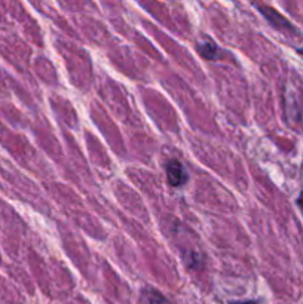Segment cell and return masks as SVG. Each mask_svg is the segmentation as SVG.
<instances>
[{
  "instance_id": "obj_7",
  "label": "cell",
  "mask_w": 303,
  "mask_h": 304,
  "mask_svg": "<svg viewBox=\"0 0 303 304\" xmlns=\"http://www.w3.org/2000/svg\"><path fill=\"white\" fill-rule=\"evenodd\" d=\"M299 52H301V54H302V55H303V49H299Z\"/></svg>"
},
{
  "instance_id": "obj_1",
  "label": "cell",
  "mask_w": 303,
  "mask_h": 304,
  "mask_svg": "<svg viewBox=\"0 0 303 304\" xmlns=\"http://www.w3.org/2000/svg\"><path fill=\"white\" fill-rule=\"evenodd\" d=\"M167 178L168 183L173 187H180L188 181V172L185 169V166L179 162V160H170L167 163Z\"/></svg>"
},
{
  "instance_id": "obj_5",
  "label": "cell",
  "mask_w": 303,
  "mask_h": 304,
  "mask_svg": "<svg viewBox=\"0 0 303 304\" xmlns=\"http://www.w3.org/2000/svg\"><path fill=\"white\" fill-rule=\"evenodd\" d=\"M230 304H259L257 302L248 300V302H230Z\"/></svg>"
},
{
  "instance_id": "obj_6",
  "label": "cell",
  "mask_w": 303,
  "mask_h": 304,
  "mask_svg": "<svg viewBox=\"0 0 303 304\" xmlns=\"http://www.w3.org/2000/svg\"><path fill=\"white\" fill-rule=\"evenodd\" d=\"M298 203H299V206H302V208H303V192H302V196H301V198L298 199Z\"/></svg>"
},
{
  "instance_id": "obj_4",
  "label": "cell",
  "mask_w": 303,
  "mask_h": 304,
  "mask_svg": "<svg viewBox=\"0 0 303 304\" xmlns=\"http://www.w3.org/2000/svg\"><path fill=\"white\" fill-rule=\"evenodd\" d=\"M198 51L201 52L202 57L206 58V60H214L217 57V46H215L214 42H209V40L201 43L198 46Z\"/></svg>"
},
{
  "instance_id": "obj_3",
  "label": "cell",
  "mask_w": 303,
  "mask_h": 304,
  "mask_svg": "<svg viewBox=\"0 0 303 304\" xmlns=\"http://www.w3.org/2000/svg\"><path fill=\"white\" fill-rule=\"evenodd\" d=\"M262 10H263V15H265V16L271 21V24H274L275 27H277V22H280V24H278V28H292L290 22H287L283 16H280L274 9L262 7Z\"/></svg>"
},
{
  "instance_id": "obj_2",
  "label": "cell",
  "mask_w": 303,
  "mask_h": 304,
  "mask_svg": "<svg viewBox=\"0 0 303 304\" xmlns=\"http://www.w3.org/2000/svg\"><path fill=\"white\" fill-rule=\"evenodd\" d=\"M141 299H143L144 304H168L167 299L161 293H158L155 290H150V288L143 291Z\"/></svg>"
}]
</instances>
